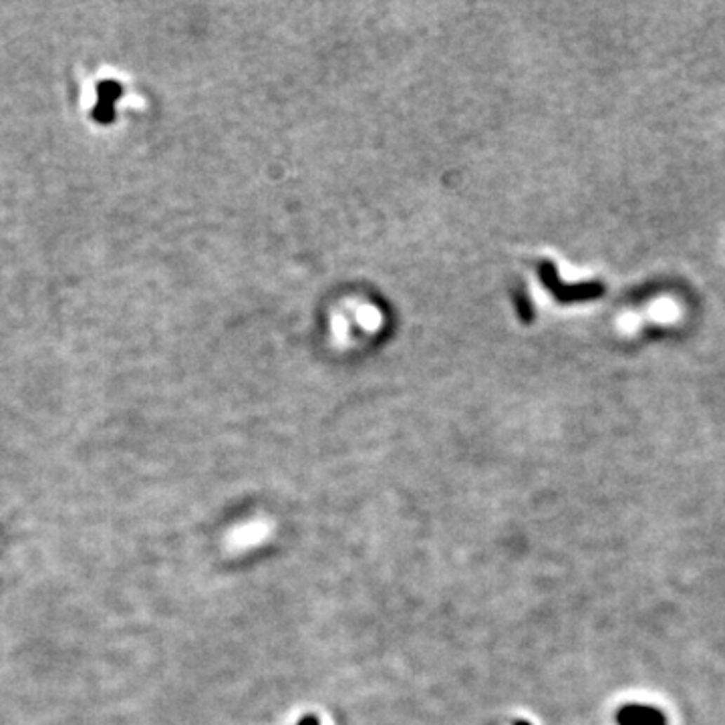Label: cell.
I'll list each match as a JSON object with an SVG mask.
<instances>
[{
    "mask_svg": "<svg viewBox=\"0 0 725 725\" xmlns=\"http://www.w3.org/2000/svg\"><path fill=\"white\" fill-rule=\"evenodd\" d=\"M298 725H321V724H319V719H317L314 715H307V717H302V719H300V724Z\"/></svg>",
    "mask_w": 725,
    "mask_h": 725,
    "instance_id": "6da1fadb",
    "label": "cell"
},
{
    "mask_svg": "<svg viewBox=\"0 0 725 725\" xmlns=\"http://www.w3.org/2000/svg\"><path fill=\"white\" fill-rule=\"evenodd\" d=\"M514 725H530V724H528V721H516Z\"/></svg>",
    "mask_w": 725,
    "mask_h": 725,
    "instance_id": "7a4b0ae2",
    "label": "cell"
}]
</instances>
